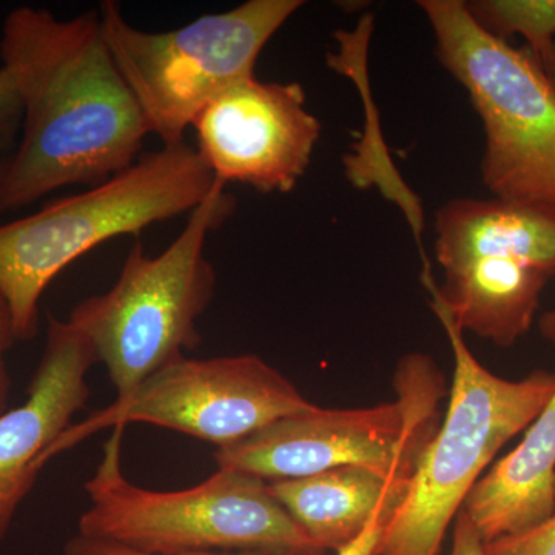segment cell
I'll list each match as a JSON object with an SVG mask.
<instances>
[{
	"mask_svg": "<svg viewBox=\"0 0 555 555\" xmlns=\"http://www.w3.org/2000/svg\"><path fill=\"white\" fill-rule=\"evenodd\" d=\"M0 61L24 107L0 181V214L68 185H94L141 158L150 134L105 40L100 11L60 20L20 7L3 21Z\"/></svg>",
	"mask_w": 555,
	"mask_h": 555,
	"instance_id": "6da1fadb",
	"label": "cell"
},
{
	"mask_svg": "<svg viewBox=\"0 0 555 555\" xmlns=\"http://www.w3.org/2000/svg\"><path fill=\"white\" fill-rule=\"evenodd\" d=\"M215 181L198 149L163 145L89 192L0 225V292L17 341L38 335L40 297L62 270L102 243L192 214Z\"/></svg>",
	"mask_w": 555,
	"mask_h": 555,
	"instance_id": "7a4b0ae2",
	"label": "cell"
},
{
	"mask_svg": "<svg viewBox=\"0 0 555 555\" xmlns=\"http://www.w3.org/2000/svg\"><path fill=\"white\" fill-rule=\"evenodd\" d=\"M225 185L215 181L158 257L145 254L137 240L113 287L83 299L69 313L68 323L93 347L118 397L129 396L203 343L198 321L217 287V272L204 250L208 235L236 208Z\"/></svg>",
	"mask_w": 555,
	"mask_h": 555,
	"instance_id": "3957f363",
	"label": "cell"
},
{
	"mask_svg": "<svg viewBox=\"0 0 555 555\" xmlns=\"http://www.w3.org/2000/svg\"><path fill=\"white\" fill-rule=\"evenodd\" d=\"M126 426L113 427L102 460L86 483L90 506L79 534L109 540L141 553L175 555L210 551L324 553L270 492L268 481L218 469L181 491L131 483L122 469Z\"/></svg>",
	"mask_w": 555,
	"mask_h": 555,
	"instance_id": "277c9868",
	"label": "cell"
},
{
	"mask_svg": "<svg viewBox=\"0 0 555 555\" xmlns=\"http://www.w3.org/2000/svg\"><path fill=\"white\" fill-rule=\"evenodd\" d=\"M433 309L447 332L455 369L447 418L385 526L377 555H438L456 514L511 438L531 426L555 392V375L506 379L488 371L440 299Z\"/></svg>",
	"mask_w": 555,
	"mask_h": 555,
	"instance_id": "5b68a950",
	"label": "cell"
},
{
	"mask_svg": "<svg viewBox=\"0 0 555 555\" xmlns=\"http://www.w3.org/2000/svg\"><path fill=\"white\" fill-rule=\"evenodd\" d=\"M441 65L485 129L481 179L495 198L555 204V89L526 50L483 30L463 0H420Z\"/></svg>",
	"mask_w": 555,
	"mask_h": 555,
	"instance_id": "8992f818",
	"label": "cell"
},
{
	"mask_svg": "<svg viewBox=\"0 0 555 555\" xmlns=\"http://www.w3.org/2000/svg\"><path fill=\"white\" fill-rule=\"evenodd\" d=\"M302 5V0H248L158 33L130 25L113 0L101 2L98 11L113 60L150 133L163 145H175L184 142L185 131L219 94L255 78L259 54Z\"/></svg>",
	"mask_w": 555,
	"mask_h": 555,
	"instance_id": "52a82bcc",
	"label": "cell"
},
{
	"mask_svg": "<svg viewBox=\"0 0 555 555\" xmlns=\"http://www.w3.org/2000/svg\"><path fill=\"white\" fill-rule=\"evenodd\" d=\"M397 398L363 409L315 406L278 420L246 440L215 452L218 469L261 480H292L360 466L411 480L440 423L447 386L436 361L409 353L393 377Z\"/></svg>",
	"mask_w": 555,
	"mask_h": 555,
	"instance_id": "ba28073f",
	"label": "cell"
},
{
	"mask_svg": "<svg viewBox=\"0 0 555 555\" xmlns=\"http://www.w3.org/2000/svg\"><path fill=\"white\" fill-rule=\"evenodd\" d=\"M317 404L254 353L210 360L181 358L142 382L129 396L72 425L53 444L50 459L108 427L129 423L177 430L225 449L278 420Z\"/></svg>",
	"mask_w": 555,
	"mask_h": 555,
	"instance_id": "9c48e42d",
	"label": "cell"
},
{
	"mask_svg": "<svg viewBox=\"0 0 555 555\" xmlns=\"http://www.w3.org/2000/svg\"><path fill=\"white\" fill-rule=\"evenodd\" d=\"M198 149L215 178L261 193H291L309 169L321 124L306 108L299 82L230 87L193 122Z\"/></svg>",
	"mask_w": 555,
	"mask_h": 555,
	"instance_id": "30bf717a",
	"label": "cell"
},
{
	"mask_svg": "<svg viewBox=\"0 0 555 555\" xmlns=\"http://www.w3.org/2000/svg\"><path fill=\"white\" fill-rule=\"evenodd\" d=\"M93 347L68 321L49 317L47 343L21 406L0 415V540L30 494L50 451L87 406Z\"/></svg>",
	"mask_w": 555,
	"mask_h": 555,
	"instance_id": "8fae6325",
	"label": "cell"
},
{
	"mask_svg": "<svg viewBox=\"0 0 555 555\" xmlns=\"http://www.w3.org/2000/svg\"><path fill=\"white\" fill-rule=\"evenodd\" d=\"M542 332L555 339V310ZM463 511L485 543L520 534L555 513V392L513 452L480 478Z\"/></svg>",
	"mask_w": 555,
	"mask_h": 555,
	"instance_id": "7c38bea8",
	"label": "cell"
},
{
	"mask_svg": "<svg viewBox=\"0 0 555 555\" xmlns=\"http://www.w3.org/2000/svg\"><path fill=\"white\" fill-rule=\"evenodd\" d=\"M436 232V257L443 270L506 257L555 275V204L452 199L438 208Z\"/></svg>",
	"mask_w": 555,
	"mask_h": 555,
	"instance_id": "4fadbf2b",
	"label": "cell"
},
{
	"mask_svg": "<svg viewBox=\"0 0 555 555\" xmlns=\"http://www.w3.org/2000/svg\"><path fill=\"white\" fill-rule=\"evenodd\" d=\"M411 480L360 466H343L313 476L270 481L280 505L321 551H341L363 534L382 513L403 503Z\"/></svg>",
	"mask_w": 555,
	"mask_h": 555,
	"instance_id": "5bb4252c",
	"label": "cell"
},
{
	"mask_svg": "<svg viewBox=\"0 0 555 555\" xmlns=\"http://www.w3.org/2000/svg\"><path fill=\"white\" fill-rule=\"evenodd\" d=\"M551 278L520 259L486 257L444 270L443 287L425 283L463 332L507 347L531 328Z\"/></svg>",
	"mask_w": 555,
	"mask_h": 555,
	"instance_id": "9a60e30c",
	"label": "cell"
},
{
	"mask_svg": "<svg viewBox=\"0 0 555 555\" xmlns=\"http://www.w3.org/2000/svg\"><path fill=\"white\" fill-rule=\"evenodd\" d=\"M467 13L489 35L505 40L524 36L528 51L545 69L555 43V0H473Z\"/></svg>",
	"mask_w": 555,
	"mask_h": 555,
	"instance_id": "2e32d148",
	"label": "cell"
},
{
	"mask_svg": "<svg viewBox=\"0 0 555 555\" xmlns=\"http://www.w3.org/2000/svg\"><path fill=\"white\" fill-rule=\"evenodd\" d=\"M24 107L9 69L0 67V160L10 158L21 138Z\"/></svg>",
	"mask_w": 555,
	"mask_h": 555,
	"instance_id": "e0dca14e",
	"label": "cell"
},
{
	"mask_svg": "<svg viewBox=\"0 0 555 555\" xmlns=\"http://www.w3.org/2000/svg\"><path fill=\"white\" fill-rule=\"evenodd\" d=\"M485 545L488 555H555V513L535 528Z\"/></svg>",
	"mask_w": 555,
	"mask_h": 555,
	"instance_id": "ac0fdd59",
	"label": "cell"
},
{
	"mask_svg": "<svg viewBox=\"0 0 555 555\" xmlns=\"http://www.w3.org/2000/svg\"><path fill=\"white\" fill-rule=\"evenodd\" d=\"M64 555H158L141 553L133 547L119 545L109 540L93 537L75 535L65 545ZM175 555H324L309 551H210V553H189Z\"/></svg>",
	"mask_w": 555,
	"mask_h": 555,
	"instance_id": "d6986e66",
	"label": "cell"
},
{
	"mask_svg": "<svg viewBox=\"0 0 555 555\" xmlns=\"http://www.w3.org/2000/svg\"><path fill=\"white\" fill-rule=\"evenodd\" d=\"M16 341L13 315H11L9 302H7L2 292H0V415L9 411L11 393V378L9 367H7L5 356Z\"/></svg>",
	"mask_w": 555,
	"mask_h": 555,
	"instance_id": "ffe728a7",
	"label": "cell"
},
{
	"mask_svg": "<svg viewBox=\"0 0 555 555\" xmlns=\"http://www.w3.org/2000/svg\"><path fill=\"white\" fill-rule=\"evenodd\" d=\"M454 535L449 555H488L483 539L474 526L465 511H460L455 517Z\"/></svg>",
	"mask_w": 555,
	"mask_h": 555,
	"instance_id": "44dd1931",
	"label": "cell"
},
{
	"mask_svg": "<svg viewBox=\"0 0 555 555\" xmlns=\"http://www.w3.org/2000/svg\"><path fill=\"white\" fill-rule=\"evenodd\" d=\"M393 513H382L371 525L364 529L363 534L357 537L350 545L338 551L337 555H377L379 540H382L383 531L387 520Z\"/></svg>",
	"mask_w": 555,
	"mask_h": 555,
	"instance_id": "7402d4cb",
	"label": "cell"
},
{
	"mask_svg": "<svg viewBox=\"0 0 555 555\" xmlns=\"http://www.w3.org/2000/svg\"><path fill=\"white\" fill-rule=\"evenodd\" d=\"M546 75H547V78H550L551 83H553L554 89H555V43H554L553 56H551L550 65H547V68H546Z\"/></svg>",
	"mask_w": 555,
	"mask_h": 555,
	"instance_id": "603a6c76",
	"label": "cell"
},
{
	"mask_svg": "<svg viewBox=\"0 0 555 555\" xmlns=\"http://www.w3.org/2000/svg\"><path fill=\"white\" fill-rule=\"evenodd\" d=\"M10 158L0 160V181H2L3 175H5L7 167H9Z\"/></svg>",
	"mask_w": 555,
	"mask_h": 555,
	"instance_id": "cb8c5ba5",
	"label": "cell"
}]
</instances>
